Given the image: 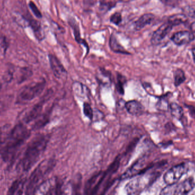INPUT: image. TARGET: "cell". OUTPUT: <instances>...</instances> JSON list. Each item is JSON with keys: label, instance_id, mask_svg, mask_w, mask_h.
Instances as JSON below:
<instances>
[{"label": "cell", "instance_id": "f1b7e54d", "mask_svg": "<svg viewBox=\"0 0 195 195\" xmlns=\"http://www.w3.org/2000/svg\"><path fill=\"white\" fill-rule=\"evenodd\" d=\"M110 21L111 23L118 26L122 21V16L121 13L119 12H115L110 17Z\"/></svg>", "mask_w": 195, "mask_h": 195}, {"label": "cell", "instance_id": "30bf717a", "mask_svg": "<svg viewBox=\"0 0 195 195\" xmlns=\"http://www.w3.org/2000/svg\"><path fill=\"white\" fill-rule=\"evenodd\" d=\"M172 25L167 21L159 27L156 31L153 32L152 37L151 38V42L152 45L156 46L160 44L164 38L169 35L171 31Z\"/></svg>", "mask_w": 195, "mask_h": 195}, {"label": "cell", "instance_id": "4fadbf2b", "mask_svg": "<svg viewBox=\"0 0 195 195\" xmlns=\"http://www.w3.org/2000/svg\"><path fill=\"white\" fill-rule=\"evenodd\" d=\"M195 182L192 177H189L179 184H175L174 195H186L195 188Z\"/></svg>", "mask_w": 195, "mask_h": 195}, {"label": "cell", "instance_id": "3957f363", "mask_svg": "<svg viewBox=\"0 0 195 195\" xmlns=\"http://www.w3.org/2000/svg\"><path fill=\"white\" fill-rule=\"evenodd\" d=\"M55 161L52 159L42 161L31 174L26 188V194H34L41 184V181L48 175L55 165Z\"/></svg>", "mask_w": 195, "mask_h": 195}, {"label": "cell", "instance_id": "74e56055", "mask_svg": "<svg viewBox=\"0 0 195 195\" xmlns=\"http://www.w3.org/2000/svg\"><path fill=\"white\" fill-rule=\"evenodd\" d=\"M1 88H2V85H1V84L0 83V91H1Z\"/></svg>", "mask_w": 195, "mask_h": 195}, {"label": "cell", "instance_id": "9a60e30c", "mask_svg": "<svg viewBox=\"0 0 195 195\" xmlns=\"http://www.w3.org/2000/svg\"><path fill=\"white\" fill-rule=\"evenodd\" d=\"M127 111L132 116H139L142 115L144 111V108L142 104L136 100H131L125 104Z\"/></svg>", "mask_w": 195, "mask_h": 195}, {"label": "cell", "instance_id": "cb8c5ba5", "mask_svg": "<svg viewBox=\"0 0 195 195\" xmlns=\"http://www.w3.org/2000/svg\"><path fill=\"white\" fill-rule=\"evenodd\" d=\"M186 77L182 69H176L174 73V84L176 87L180 86L185 80Z\"/></svg>", "mask_w": 195, "mask_h": 195}, {"label": "cell", "instance_id": "484cf974", "mask_svg": "<svg viewBox=\"0 0 195 195\" xmlns=\"http://www.w3.org/2000/svg\"><path fill=\"white\" fill-rule=\"evenodd\" d=\"M32 75V71L30 69L27 68L21 69L19 76L18 77V83L21 84L26 80Z\"/></svg>", "mask_w": 195, "mask_h": 195}, {"label": "cell", "instance_id": "52a82bcc", "mask_svg": "<svg viewBox=\"0 0 195 195\" xmlns=\"http://www.w3.org/2000/svg\"><path fill=\"white\" fill-rule=\"evenodd\" d=\"M52 95V91L50 90L46 92V94L43 96L38 103L34 105L30 111L26 113L24 117L23 120L25 123H29L35 120L38 119L42 115L43 107L45 104L50 99Z\"/></svg>", "mask_w": 195, "mask_h": 195}, {"label": "cell", "instance_id": "8d00e7d4", "mask_svg": "<svg viewBox=\"0 0 195 195\" xmlns=\"http://www.w3.org/2000/svg\"><path fill=\"white\" fill-rule=\"evenodd\" d=\"M2 144L0 142V153H1V151H2V148H3V146H2Z\"/></svg>", "mask_w": 195, "mask_h": 195}, {"label": "cell", "instance_id": "d6986e66", "mask_svg": "<svg viewBox=\"0 0 195 195\" xmlns=\"http://www.w3.org/2000/svg\"><path fill=\"white\" fill-rule=\"evenodd\" d=\"M28 21H29V23L30 26L35 33L36 38H37L39 41L42 40V39L44 38V34H43L42 27H41L40 23L38 21L33 19L32 18L29 19Z\"/></svg>", "mask_w": 195, "mask_h": 195}, {"label": "cell", "instance_id": "e0dca14e", "mask_svg": "<svg viewBox=\"0 0 195 195\" xmlns=\"http://www.w3.org/2000/svg\"><path fill=\"white\" fill-rule=\"evenodd\" d=\"M109 46L111 50L116 53L123 54H130L123 46L119 43L116 37L114 34L110 36L109 40Z\"/></svg>", "mask_w": 195, "mask_h": 195}, {"label": "cell", "instance_id": "44dd1931", "mask_svg": "<svg viewBox=\"0 0 195 195\" xmlns=\"http://www.w3.org/2000/svg\"><path fill=\"white\" fill-rule=\"evenodd\" d=\"M169 108L172 116L179 120H181L183 119L184 116L183 109L179 104L175 103H171L169 104Z\"/></svg>", "mask_w": 195, "mask_h": 195}, {"label": "cell", "instance_id": "5b68a950", "mask_svg": "<svg viewBox=\"0 0 195 195\" xmlns=\"http://www.w3.org/2000/svg\"><path fill=\"white\" fill-rule=\"evenodd\" d=\"M62 182L60 181L57 177H54L42 182L37 189L35 193L38 191L39 193L45 195L62 194Z\"/></svg>", "mask_w": 195, "mask_h": 195}, {"label": "cell", "instance_id": "f546056e", "mask_svg": "<svg viewBox=\"0 0 195 195\" xmlns=\"http://www.w3.org/2000/svg\"><path fill=\"white\" fill-rule=\"evenodd\" d=\"M169 104L167 99L163 97L162 99H160V100L159 101V102L157 103V108L160 111H167L169 109Z\"/></svg>", "mask_w": 195, "mask_h": 195}, {"label": "cell", "instance_id": "7a4b0ae2", "mask_svg": "<svg viewBox=\"0 0 195 195\" xmlns=\"http://www.w3.org/2000/svg\"><path fill=\"white\" fill-rule=\"evenodd\" d=\"M49 140V135L39 134L29 142L21 161L22 171H28L35 165L45 152Z\"/></svg>", "mask_w": 195, "mask_h": 195}, {"label": "cell", "instance_id": "d6a6232c", "mask_svg": "<svg viewBox=\"0 0 195 195\" xmlns=\"http://www.w3.org/2000/svg\"><path fill=\"white\" fill-rule=\"evenodd\" d=\"M161 2L165 5L171 6V7H176L178 5V0H160Z\"/></svg>", "mask_w": 195, "mask_h": 195}, {"label": "cell", "instance_id": "603a6c76", "mask_svg": "<svg viewBox=\"0 0 195 195\" xmlns=\"http://www.w3.org/2000/svg\"><path fill=\"white\" fill-rule=\"evenodd\" d=\"M12 128L9 124H6L0 127V142L4 145L8 140Z\"/></svg>", "mask_w": 195, "mask_h": 195}, {"label": "cell", "instance_id": "277c9868", "mask_svg": "<svg viewBox=\"0 0 195 195\" xmlns=\"http://www.w3.org/2000/svg\"><path fill=\"white\" fill-rule=\"evenodd\" d=\"M45 85L46 82L44 80L25 85L18 92L15 103L25 104L30 101L42 93Z\"/></svg>", "mask_w": 195, "mask_h": 195}, {"label": "cell", "instance_id": "4316f807", "mask_svg": "<svg viewBox=\"0 0 195 195\" xmlns=\"http://www.w3.org/2000/svg\"><path fill=\"white\" fill-rule=\"evenodd\" d=\"M116 5L115 0H100V6L102 9H105L106 11H110Z\"/></svg>", "mask_w": 195, "mask_h": 195}, {"label": "cell", "instance_id": "7c38bea8", "mask_svg": "<svg viewBox=\"0 0 195 195\" xmlns=\"http://www.w3.org/2000/svg\"><path fill=\"white\" fill-rule=\"evenodd\" d=\"M171 40L177 45L187 44L195 40V35L193 32L188 31H180L176 32L172 36Z\"/></svg>", "mask_w": 195, "mask_h": 195}, {"label": "cell", "instance_id": "5bb4252c", "mask_svg": "<svg viewBox=\"0 0 195 195\" xmlns=\"http://www.w3.org/2000/svg\"><path fill=\"white\" fill-rule=\"evenodd\" d=\"M68 21H69V25L72 28L75 41L78 43L84 45L85 48H86L87 53H88L89 52V46H88V44L86 42V41L84 39L81 38L80 29H79L78 23L74 18H70L68 19Z\"/></svg>", "mask_w": 195, "mask_h": 195}, {"label": "cell", "instance_id": "6da1fadb", "mask_svg": "<svg viewBox=\"0 0 195 195\" xmlns=\"http://www.w3.org/2000/svg\"><path fill=\"white\" fill-rule=\"evenodd\" d=\"M30 136V131L23 124L19 123L12 128L10 136L1 151L3 160L6 162L13 160L21 146Z\"/></svg>", "mask_w": 195, "mask_h": 195}, {"label": "cell", "instance_id": "d4e9b609", "mask_svg": "<svg viewBox=\"0 0 195 195\" xmlns=\"http://www.w3.org/2000/svg\"><path fill=\"white\" fill-rule=\"evenodd\" d=\"M126 83L125 77L122 76L121 74H117V83L116 85V88L119 94L123 95L124 93V84Z\"/></svg>", "mask_w": 195, "mask_h": 195}, {"label": "cell", "instance_id": "e575fe53", "mask_svg": "<svg viewBox=\"0 0 195 195\" xmlns=\"http://www.w3.org/2000/svg\"><path fill=\"white\" fill-rule=\"evenodd\" d=\"M191 30L192 32L195 33V21L192 23L191 26Z\"/></svg>", "mask_w": 195, "mask_h": 195}, {"label": "cell", "instance_id": "ba28073f", "mask_svg": "<svg viewBox=\"0 0 195 195\" xmlns=\"http://www.w3.org/2000/svg\"><path fill=\"white\" fill-rule=\"evenodd\" d=\"M152 166H148L144 167V158L139 159L136 161L130 168L128 169L126 172L120 177V180H126L129 178H132L137 175H141L145 173L149 169L151 168Z\"/></svg>", "mask_w": 195, "mask_h": 195}, {"label": "cell", "instance_id": "7402d4cb", "mask_svg": "<svg viewBox=\"0 0 195 195\" xmlns=\"http://www.w3.org/2000/svg\"><path fill=\"white\" fill-rule=\"evenodd\" d=\"M187 20V18L186 15L183 14H177L169 17L168 22L172 25V27H174L185 23Z\"/></svg>", "mask_w": 195, "mask_h": 195}, {"label": "cell", "instance_id": "d590c367", "mask_svg": "<svg viewBox=\"0 0 195 195\" xmlns=\"http://www.w3.org/2000/svg\"><path fill=\"white\" fill-rule=\"evenodd\" d=\"M192 55H193V61L195 62V48H193L192 50Z\"/></svg>", "mask_w": 195, "mask_h": 195}, {"label": "cell", "instance_id": "ffe728a7", "mask_svg": "<svg viewBox=\"0 0 195 195\" xmlns=\"http://www.w3.org/2000/svg\"><path fill=\"white\" fill-rule=\"evenodd\" d=\"M50 112L51 109H49L44 114L41 115L38 119H36L37 121L33 124L32 129L33 130H38L45 126L49 120Z\"/></svg>", "mask_w": 195, "mask_h": 195}, {"label": "cell", "instance_id": "1f68e13d", "mask_svg": "<svg viewBox=\"0 0 195 195\" xmlns=\"http://www.w3.org/2000/svg\"><path fill=\"white\" fill-rule=\"evenodd\" d=\"M10 100L8 98H0V115L2 114L8 109Z\"/></svg>", "mask_w": 195, "mask_h": 195}, {"label": "cell", "instance_id": "9c48e42d", "mask_svg": "<svg viewBox=\"0 0 195 195\" xmlns=\"http://www.w3.org/2000/svg\"><path fill=\"white\" fill-rule=\"evenodd\" d=\"M108 176H109L106 171L99 172L95 175L92 176L86 184L84 189L85 193L91 195L96 194L102 183Z\"/></svg>", "mask_w": 195, "mask_h": 195}, {"label": "cell", "instance_id": "83f0119b", "mask_svg": "<svg viewBox=\"0 0 195 195\" xmlns=\"http://www.w3.org/2000/svg\"><path fill=\"white\" fill-rule=\"evenodd\" d=\"M83 113L84 115L90 120H92L94 116V111L90 104L85 102L83 104Z\"/></svg>", "mask_w": 195, "mask_h": 195}, {"label": "cell", "instance_id": "8fae6325", "mask_svg": "<svg viewBox=\"0 0 195 195\" xmlns=\"http://www.w3.org/2000/svg\"><path fill=\"white\" fill-rule=\"evenodd\" d=\"M49 60L54 75L57 78H61L67 74V71L61 62L54 54H49Z\"/></svg>", "mask_w": 195, "mask_h": 195}, {"label": "cell", "instance_id": "ac0fdd59", "mask_svg": "<svg viewBox=\"0 0 195 195\" xmlns=\"http://www.w3.org/2000/svg\"><path fill=\"white\" fill-rule=\"evenodd\" d=\"M25 179H19L14 181L10 188L9 189L8 194L14 195V194H22V189L24 185L26 183Z\"/></svg>", "mask_w": 195, "mask_h": 195}, {"label": "cell", "instance_id": "836d02e7", "mask_svg": "<svg viewBox=\"0 0 195 195\" xmlns=\"http://www.w3.org/2000/svg\"><path fill=\"white\" fill-rule=\"evenodd\" d=\"M83 3L85 6H90L93 5V0H83Z\"/></svg>", "mask_w": 195, "mask_h": 195}, {"label": "cell", "instance_id": "8992f818", "mask_svg": "<svg viewBox=\"0 0 195 195\" xmlns=\"http://www.w3.org/2000/svg\"><path fill=\"white\" fill-rule=\"evenodd\" d=\"M188 171V167L187 165L185 163L173 166L165 173L163 178L165 183L167 185L177 183L181 177L187 173Z\"/></svg>", "mask_w": 195, "mask_h": 195}, {"label": "cell", "instance_id": "4dcf8cb0", "mask_svg": "<svg viewBox=\"0 0 195 195\" xmlns=\"http://www.w3.org/2000/svg\"><path fill=\"white\" fill-rule=\"evenodd\" d=\"M29 6L30 8L33 13L35 15V16L37 18H38V19L42 18V13H41V12H40V11L39 10V8L37 6V5H35L34 2H33L32 1H30L29 3Z\"/></svg>", "mask_w": 195, "mask_h": 195}, {"label": "cell", "instance_id": "2e32d148", "mask_svg": "<svg viewBox=\"0 0 195 195\" xmlns=\"http://www.w3.org/2000/svg\"><path fill=\"white\" fill-rule=\"evenodd\" d=\"M155 15L151 13H146L141 15L134 23V29L139 31L143 29L147 25H150L155 19Z\"/></svg>", "mask_w": 195, "mask_h": 195}]
</instances>
